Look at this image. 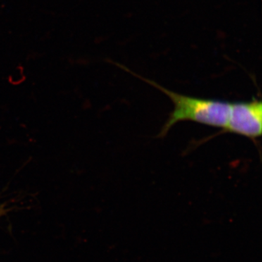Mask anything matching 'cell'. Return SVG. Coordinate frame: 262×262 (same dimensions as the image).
Segmentation results:
<instances>
[{
	"label": "cell",
	"mask_w": 262,
	"mask_h": 262,
	"mask_svg": "<svg viewBox=\"0 0 262 262\" xmlns=\"http://www.w3.org/2000/svg\"><path fill=\"white\" fill-rule=\"evenodd\" d=\"M173 103V112L162 127L159 137H164L172 127L182 121H192L208 126L225 129L228 120L230 103L221 100L205 99L185 96L165 89L159 84L148 81Z\"/></svg>",
	"instance_id": "cell-1"
},
{
	"label": "cell",
	"mask_w": 262,
	"mask_h": 262,
	"mask_svg": "<svg viewBox=\"0 0 262 262\" xmlns=\"http://www.w3.org/2000/svg\"><path fill=\"white\" fill-rule=\"evenodd\" d=\"M262 103L253 98L248 101L230 103L228 120L222 134L230 133L255 141L261 136Z\"/></svg>",
	"instance_id": "cell-2"
}]
</instances>
